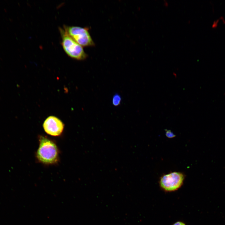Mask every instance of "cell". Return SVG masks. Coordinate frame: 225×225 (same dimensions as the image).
Wrapping results in <instances>:
<instances>
[{"instance_id":"7","label":"cell","mask_w":225,"mask_h":225,"mask_svg":"<svg viewBox=\"0 0 225 225\" xmlns=\"http://www.w3.org/2000/svg\"><path fill=\"white\" fill-rule=\"evenodd\" d=\"M166 135L168 138H172L175 137V135L169 130H166Z\"/></svg>"},{"instance_id":"3","label":"cell","mask_w":225,"mask_h":225,"mask_svg":"<svg viewBox=\"0 0 225 225\" xmlns=\"http://www.w3.org/2000/svg\"><path fill=\"white\" fill-rule=\"evenodd\" d=\"M184 179L185 176L183 173L173 172L161 177L159 184L161 188L165 192H174L182 187Z\"/></svg>"},{"instance_id":"6","label":"cell","mask_w":225,"mask_h":225,"mask_svg":"<svg viewBox=\"0 0 225 225\" xmlns=\"http://www.w3.org/2000/svg\"><path fill=\"white\" fill-rule=\"evenodd\" d=\"M121 101V98L118 94H115L113 96L112 99V104L117 106L119 105Z\"/></svg>"},{"instance_id":"9","label":"cell","mask_w":225,"mask_h":225,"mask_svg":"<svg viewBox=\"0 0 225 225\" xmlns=\"http://www.w3.org/2000/svg\"><path fill=\"white\" fill-rule=\"evenodd\" d=\"M172 225H186L183 222L181 221H178L174 223Z\"/></svg>"},{"instance_id":"10","label":"cell","mask_w":225,"mask_h":225,"mask_svg":"<svg viewBox=\"0 0 225 225\" xmlns=\"http://www.w3.org/2000/svg\"><path fill=\"white\" fill-rule=\"evenodd\" d=\"M219 19L221 20L223 23H225V19L222 16H221L219 18Z\"/></svg>"},{"instance_id":"5","label":"cell","mask_w":225,"mask_h":225,"mask_svg":"<svg viewBox=\"0 0 225 225\" xmlns=\"http://www.w3.org/2000/svg\"><path fill=\"white\" fill-rule=\"evenodd\" d=\"M64 127L63 122L58 118L51 116L47 118L43 124L45 132L53 136H58L62 133Z\"/></svg>"},{"instance_id":"4","label":"cell","mask_w":225,"mask_h":225,"mask_svg":"<svg viewBox=\"0 0 225 225\" xmlns=\"http://www.w3.org/2000/svg\"><path fill=\"white\" fill-rule=\"evenodd\" d=\"M67 33L82 47L92 46L95 45L88 28L75 26H64Z\"/></svg>"},{"instance_id":"8","label":"cell","mask_w":225,"mask_h":225,"mask_svg":"<svg viewBox=\"0 0 225 225\" xmlns=\"http://www.w3.org/2000/svg\"><path fill=\"white\" fill-rule=\"evenodd\" d=\"M220 19L219 18L214 20L212 23L211 26L212 28H217Z\"/></svg>"},{"instance_id":"1","label":"cell","mask_w":225,"mask_h":225,"mask_svg":"<svg viewBox=\"0 0 225 225\" xmlns=\"http://www.w3.org/2000/svg\"><path fill=\"white\" fill-rule=\"evenodd\" d=\"M39 147L36 153L39 162L46 165L54 164L59 160V151L56 143L45 137H39Z\"/></svg>"},{"instance_id":"2","label":"cell","mask_w":225,"mask_h":225,"mask_svg":"<svg viewBox=\"0 0 225 225\" xmlns=\"http://www.w3.org/2000/svg\"><path fill=\"white\" fill-rule=\"evenodd\" d=\"M61 44L65 53L70 58L78 60L85 59L87 55L82 47L75 42L64 30L60 28Z\"/></svg>"},{"instance_id":"11","label":"cell","mask_w":225,"mask_h":225,"mask_svg":"<svg viewBox=\"0 0 225 225\" xmlns=\"http://www.w3.org/2000/svg\"><path fill=\"white\" fill-rule=\"evenodd\" d=\"M164 4L165 6H168V3L165 1V2H164Z\"/></svg>"}]
</instances>
